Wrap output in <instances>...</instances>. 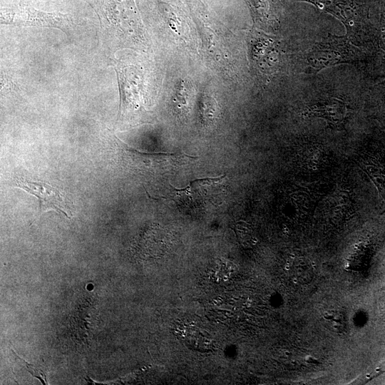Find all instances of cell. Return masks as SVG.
<instances>
[{"label": "cell", "mask_w": 385, "mask_h": 385, "mask_svg": "<svg viewBox=\"0 0 385 385\" xmlns=\"http://www.w3.org/2000/svg\"><path fill=\"white\" fill-rule=\"evenodd\" d=\"M123 157L130 167L141 172L165 174L175 172L197 158L184 153H143L119 142Z\"/></svg>", "instance_id": "obj_2"}, {"label": "cell", "mask_w": 385, "mask_h": 385, "mask_svg": "<svg viewBox=\"0 0 385 385\" xmlns=\"http://www.w3.org/2000/svg\"><path fill=\"white\" fill-rule=\"evenodd\" d=\"M309 113L314 115L323 117L332 123H339L346 115V107L343 101L332 98L312 106Z\"/></svg>", "instance_id": "obj_6"}, {"label": "cell", "mask_w": 385, "mask_h": 385, "mask_svg": "<svg viewBox=\"0 0 385 385\" xmlns=\"http://www.w3.org/2000/svg\"><path fill=\"white\" fill-rule=\"evenodd\" d=\"M20 359L26 365V368H27L28 371L30 372V374L33 376H34L36 378H38L41 381V383L43 384H47L46 376L44 371L42 369L38 368L37 366H34L33 364H29L27 361H26L24 359H23L21 358H20Z\"/></svg>", "instance_id": "obj_10"}, {"label": "cell", "mask_w": 385, "mask_h": 385, "mask_svg": "<svg viewBox=\"0 0 385 385\" xmlns=\"http://www.w3.org/2000/svg\"><path fill=\"white\" fill-rule=\"evenodd\" d=\"M16 188L36 197L39 200V211L53 210L67 218L72 217L68 202L62 193L52 185L40 181H31L21 178L16 180Z\"/></svg>", "instance_id": "obj_3"}, {"label": "cell", "mask_w": 385, "mask_h": 385, "mask_svg": "<svg viewBox=\"0 0 385 385\" xmlns=\"http://www.w3.org/2000/svg\"><path fill=\"white\" fill-rule=\"evenodd\" d=\"M1 24L55 28L66 32L73 26L71 15L60 12H46L34 9L24 0L18 5L1 10Z\"/></svg>", "instance_id": "obj_1"}, {"label": "cell", "mask_w": 385, "mask_h": 385, "mask_svg": "<svg viewBox=\"0 0 385 385\" xmlns=\"http://www.w3.org/2000/svg\"><path fill=\"white\" fill-rule=\"evenodd\" d=\"M241 224V225L240 224H238L237 227H239L238 234H240L242 242L245 245L249 247L255 245L256 242V238L253 234L251 227L245 222Z\"/></svg>", "instance_id": "obj_8"}, {"label": "cell", "mask_w": 385, "mask_h": 385, "mask_svg": "<svg viewBox=\"0 0 385 385\" xmlns=\"http://www.w3.org/2000/svg\"><path fill=\"white\" fill-rule=\"evenodd\" d=\"M286 269L289 278L295 284H308L314 277V269L312 262L305 257L291 258Z\"/></svg>", "instance_id": "obj_5"}, {"label": "cell", "mask_w": 385, "mask_h": 385, "mask_svg": "<svg viewBox=\"0 0 385 385\" xmlns=\"http://www.w3.org/2000/svg\"><path fill=\"white\" fill-rule=\"evenodd\" d=\"M179 332L180 339L192 349L208 351L214 346V340L208 333L198 327L185 326Z\"/></svg>", "instance_id": "obj_4"}, {"label": "cell", "mask_w": 385, "mask_h": 385, "mask_svg": "<svg viewBox=\"0 0 385 385\" xmlns=\"http://www.w3.org/2000/svg\"><path fill=\"white\" fill-rule=\"evenodd\" d=\"M362 169L368 175L380 195L385 200V169L372 164H364Z\"/></svg>", "instance_id": "obj_7"}, {"label": "cell", "mask_w": 385, "mask_h": 385, "mask_svg": "<svg viewBox=\"0 0 385 385\" xmlns=\"http://www.w3.org/2000/svg\"><path fill=\"white\" fill-rule=\"evenodd\" d=\"M324 318L327 320V321H329L332 324V326L335 329H341L342 328V326H343V318H342V315L336 312V311H329V312H327L325 313H324Z\"/></svg>", "instance_id": "obj_9"}]
</instances>
